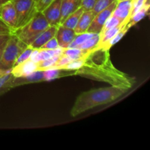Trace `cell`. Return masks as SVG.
<instances>
[{
    "mask_svg": "<svg viewBox=\"0 0 150 150\" xmlns=\"http://www.w3.org/2000/svg\"><path fill=\"white\" fill-rule=\"evenodd\" d=\"M127 91V88L111 85L82 92L75 100L70 110V116L76 117L95 107L114 102L126 93Z\"/></svg>",
    "mask_w": 150,
    "mask_h": 150,
    "instance_id": "1",
    "label": "cell"
},
{
    "mask_svg": "<svg viewBox=\"0 0 150 150\" xmlns=\"http://www.w3.org/2000/svg\"><path fill=\"white\" fill-rule=\"evenodd\" d=\"M48 26L49 24L42 13L37 12L28 23L18 29L14 34L21 41L29 46L34 40Z\"/></svg>",
    "mask_w": 150,
    "mask_h": 150,
    "instance_id": "2",
    "label": "cell"
},
{
    "mask_svg": "<svg viewBox=\"0 0 150 150\" xmlns=\"http://www.w3.org/2000/svg\"><path fill=\"white\" fill-rule=\"evenodd\" d=\"M27 46L28 45L21 41L15 34H12L3 49L0 62V69L6 71L11 70L18 56Z\"/></svg>",
    "mask_w": 150,
    "mask_h": 150,
    "instance_id": "3",
    "label": "cell"
},
{
    "mask_svg": "<svg viewBox=\"0 0 150 150\" xmlns=\"http://www.w3.org/2000/svg\"><path fill=\"white\" fill-rule=\"evenodd\" d=\"M17 13V29L24 26L38 12L35 0H11ZM16 29V30H17Z\"/></svg>",
    "mask_w": 150,
    "mask_h": 150,
    "instance_id": "4",
    "label": "cell"
},
{
    "mask_svg": "<svg viewBox=\"0 0 150 150\" xmlns=\"http://www.w3.org/2000/svg\"><path fill=\"white\" fill-rule=\"evenodd\" d=\"M117 4V0L110 4L108 7L103 10L102 11L99 12L97 13L92 20V23H91L90 26H89V29H88L87 32H90L92 34H100L101 30L103 29V26L105 24V21L107 19L111 16L113 11L115 9L116 5Z\"/></svg>",
    "mask_w": 150,
    "mask_h": 150,
    "instance_id": "5",
    "label": "cell"
},
{
    "mask_svg": "<svg viewBox=\"0 0 150 150\" xmlns=\"http://www.w3.org/2000/svg\"><path fill=\"white\" fill-rule=\"evenodd\" d=\"M0 20L16 32L18 23L17 13L11 0H8L0 7Z\"/></svg>",
    "mask_w": 150,
    "mask_h": 150,
    "instance_id": "6",
    "label": "cell"
},
{
    "mask_svg": "<svg viewBox=\"0 0 150 150\" xmlns=\"http://www.w3.org/2000/svg\"><path fill=\"white\" fill-rule=\"evenodd\" d=\"M41 13L49 26H59L61 20V0H54Z\"/></svg>",
    "mask_w": 150,
    "mask_h": 150,
    "instance_id": "7",
    "label": "cell"
},
{
    "mask_svg": "<svg viewBox=\"0 0 150 150\" xmlns=\"http://www.w3.org/2000/svg\"><path fill=\"white\" fill-rule=\"evenodd\" d=\"M76 35V34L74 29H69L59 25L57 27L55 38H57L59 46L62 48H67L73 40Z\"/></svg>",
    "mask_w": 150,
    "mask_h": 150,
    "instance_id": "8",
    "label": "cell"
},
{
    "mask_svg": "<svg viewBox=\"0 0 150 150\" xmlns=\"http://www.w3.org/2000/svg\"><path fill=\"white\" fill-rule=\"evenodd\" d=\"M132 0L129 1H117L115 9L113 11L112 15L118 18L124 23H128L130 20V13L131 10Z\"/></svg>",
    "mask_w": 150,
    "mask_h": 150,
    "instance_id": "9",
    "label": "cell"
},
{
    "mask_svg": "<svg viewBox=\"0 0 150 150\" xmlns=\"http://www.w3.org/2000/svg\"><path fill=\"white\" fill-rule=\"evenodd\" d=\"M58 26H49L46 29L41 32L36 38L33 40V42L29 45L34 49H40L49 40L55 37Z\"/></svg>",
    "mask_w": 150,
    "mask_h": 150,
    "instance_id": "10",
    "label": "cell"
},
{
    "mask_svg": "<svg viewBox=\"0 0 150 150\" xmlns=\"http://www.w3.org/2000/svg\"><path fill=\"white\" fill-rule=\"evenodd\" d=\"M35 70H38L37 63H35L31 60L28 59L14 66L11 69V73L14 77L18 78L28 76Z\"/></svg>",
    "mask_w": 150,
    "mask_h": 150,
    "instance_id": "11",
    "label": "cell"
},
{
    "mask_svg": "<svg viewBox=\"0 0 150 150\" xmlns=\"http://www.w3.org/2000/svg\"><path fill=\"white\" fill-rule=\"evenodd\" d=\"M42 81H44L43 70H38L34 71L31 74L23 76V77H14L13 80H12L11 86L12 88H13L15 86H20V85L31 83H36V82Z\"/></svg>",
    "mask_w": 150,
    "mask_h": 150,
    "instance_id": "12",
    "label": "cell"
},
{
    "mask_svg": "<svg viewBox=\"0 0 150 150\" xmlns=\"http://www.w3.org/2000/svg\"><path fill=\"white\" fill-rule=\"evenodd\" d=\"M81 0H61V20L60 24L71 13L81 7Z\"/></svg>",
    "mask_w": 150,
    "mask_h": 150,
    "instance_id": "13",
    "label": "cell"
},
{
    "mask_svg": "<svg viewBox=\"0 0 150 150\" xmlns=\"http://www.w3.org/2000/svg\"><path fill=\"white\" fill-rule=\"evenodd\" d=\"M95 15L93 14L92 10L90 11H83L81 16L79 18L77 25L75 27L74 31L76 35L78 34L84 33L87 32L91 23L94 18Z\"/></svg>",
    "mask_w": 150,
    "mask_h": 150,
    "instance_id": "14",
    "label": "cell"
},
{
    "mask_svg": "<svg viewBox=\"0 0 150 150\" xmlns=\"http://www.w3.org/2000/svg\"><path fill=\"white\" fill-rule=\"evenodd\" d=\"M130 28H131V26H130L128 23L124 24L122 27L120 29V30L117 32V35H114L111 39H110L108 42H105V44H103L102 46L100 47L98 49H103L104 50V51H109V50L111 49V47L114 46V45H115V44H117L119 41L121 40L122 38L127 34V32H128L129 29H130Z\"/></svg>",
    "mask_w": 150,
    "mask_h": 150,
    "instance_id": "15",
    "label": "cell"
},
{
    "mask_svg": "<svg viewBox=\"0 0 150 150\" xmlns=\"http://www.w3.org/2000/svg\"><path fill=\"white\" fill-rule=\"evenodd\" d=\"M149 7H150V0H146L145 4H144L143 7L138 10L133 16L130 18L128 21V24L130 25L131 27L139 23V21L144 18L148 14H149Z\"/></svg>",
    "mask_w": 150,
    "mask_h": 150,
    "instance_id": "16",
    "label": "cell"
},
{
    "mask_svg": "<svg viewBox=\"0 0 150 150\" xmlns=\"http://www.w3.org/2000/svg\"><path fill=\"white\" fill-rule=\"evenodd\" d=\"M83 12V9L81 7H80L77 10H76L73 13H71L60 25L64 26V27L69 28V29H74L76 25H77L79 18L81 16Z\"/></svg>",
    "mask_w": 150,
    "mask_h": 150,
    "instance_id": "17",
    "label": "cell"
},
{
    "mask_svg": "<svg viewBox=\"0 0 150 150\" xmlns=\"http://www.w3.org/2000/svg\"><path fill=\"white\" fill-rule=\"evenodd\" d=\"M89 53L83 51L79 48H64L62 55L69 57L71 59H77L81 58H86Z\"/></svg>",
    "mask_w": 150,
    "mask_h": 150,
    "instance_id": "18",
    "label": "cell"
},
{
    "mask_svg": "<svg viewBox=\"0 0 150 150\" xmlns=\"http://www.w3.org/2000/svg\"><path fill=\"white\" fill-rule=\"evenodd\" d=\"M14 76L12 74L11 70H9L5 74L0 77V95H3L12 89L11 82Z\"/></svg>",
    "mask_w": 150,
    "mask_h": 150,
    "instance_id": "19",
    "label": "cell"
},
{
    "mask_svg": "<svg viewBox=\"0 0 150 150\" xmlns=\"http://www.w3.org/2000/svg\"><path fill=\"white\" fill-rule=\"evenodd\" d=\"M99 34H94L91 38H89L83 44H81L79 47V48L87 51L88 53H90L92 50H94L96 48L98 42H99Z\"/></svg>",
    "mask_w": 150,
    "mask_h": 150,
    "instance_id": "20",
    "label": "cell"
},
{
    "mask_svg": "<svg viewBox=\"0 0 150 150\" xmlns=\"http://www.w3.org/2000/svg\"><path fill=\"white\" fill-rule=\"evenodd\" d=\"M93 35L94 34L87 32H84V33L78 34V35H76L71 43L69 45L68 48H79L81 44H83L86 40L91 38Z\"/></svg>",
    "mask_w": 150,
    "mask_h": 150,
    "instance_id": "21",
    "label": "cell"
},
{
    "mask_svg": "<svg viewBox=\"0 0 150 150\" xmlns=\"http://www.w3.org/2000/svg\"><path fill=\"white\" fill-rule=\"evenodd\" d=\"M85 59L86 58H81L77 59H73L68 64H65L61 70H79L83 67L85 63Z\"/></svg>",
    "mask_w": 150,
    "mask_h": 150,
    "instance_id": "22",
    "label": "cell"
},
{
    "mask_svg": "<svg viewBox=\"0 0 150 150\" xmlns=\"http://www.w3.org/2000/svg\"><path fill=\"white\" fill-rule=\"evenodd\" d=\"M60 69L50 68L43 70V78L45 81H50L57 79L61 76Z\"/></svg>",
    "mask_w": 150,
    "mask_h": 150,
    "instance_id": "23",
    "label": "cell"
},
{
    "mask_svg": "<svg viewBox=\"0 0 150 150\" xmlns=\"http://www.w3.org/2000/svg\"><path fill=\"white\" fill-rule=\"evenodd\" d=\"M122 23H123L121 20H120L118 18L115 17V16H113V15L111 14V16L107 19L105 24H104L103 26V29L102 30H101L100 33L101 32H104L105 31L108 30V29H112V28L116 27V26H119V25L122 24Z\"/></svg>",
    "mask_w": 150,
    "mask_h": 150,
    "instance_id": "24",
    "label": "cell"
},
{
    "mask_svg": "<svg viewBox=\"0 0 150 150\" xmlns=\"http://www.w3.org/2000/svg\"><path fill=\"white\" fill-rule=\"evenodd\" d=\"M115 1L116 0H98V1H96V3H95L94 7L92 8V13H93V14L95 16L97 13L102 11L103 10L106 8L107 7H108L110 4H111Z\"/></svg>",
    "mask_w": 150,
    "mask_h": 150,
    "instance_id": "25",
    "label": "cell"
},
{
    "mask_svg": "<svg viewBox=\"0 0 150 150\" xmlns=\"http://www.w3.org/2000/svg\"><path fill=\"white\" fill-rule=\"evenodd\" d=\"M59 57H51V58L43 60V61L39 62L37 63L38 70H46V69L51 68V67L55 64L56 62H57V59H59Z\"/></svg>",
    "mask_w": 150,
    "mask_h": 150,
    "instance_id": "26",
    "label": "cell"
},
{
    "mask_svg": "<svg viewBox=\"0 0 150 150\" xmlns=\"http://www.w3.org/2000/svg\"><path fill=\"white\" fill-rule=\"evenodd\" d=\"M32 50H33V48H31L30 46L26 47V49H25L23 51H22L21 54L18 56V57L17 58V59L16 60L14 66L17 65V64H20V63H21V62H25V61H26V60L29 59ZM14 66H13V67H14Z\"/></svg>",
    "mask_w": 150,
    "mask_h": 150,
    "instance_id": "27",
    "label": "cell"
},
{
    "mask_svg": "<svg viewBox=\"0 0 150 150\" xmlns=\"http://www.w3.org/2000/svg\"><path fill=\"white\" fill-rule=\"evenodd\" d=\"M72 60L69 57H66V56L62 55L59 57V59H57V61L56 62L55 64L51 67V68H55V69H60L61 70L63 67H64L65 64H68L70 62H71ZM50 69V68H49Z\"/></svg>",
    "mask_w": 150,
    "mask_h": 150,
    "instance_id": "28",
    "label": "cell"
},
{
    "mask_svg": "<svg viewBox=\"0 0 150 150\" xmlns=\"http://www.w3.org/2000/svg\"><path fill=\"white\" fill-rule=\"evenodd\" d=\"M146 1V0H132L131 10H130V18L138 11V10H140V9L143 7L144 4H145Z\"/></svg>",
    "mask_w": 150,
    "mask_h": 150,
    "instance_id": "29",
    "label": "cell"
},
{
    "mask_svg": "<svg viewBox=\"0 0 150 150\" xmlns=\"http://www.w3.org/2000/svg\"><path fill=\"white\" fill-rule=\"evenodd\" d=\"M58 47L59 46L57 38L55 37H54L51 40H49L48 42H45L40 49H55V48H58Z\"/></svg>",
    "mask_w": 150,
    "mask_h": 150,
    "instance_id": "30",
    "label": "cell"
},
{
    "mask_svg": "<svg viewBox=\"0 0 150 150\" xmlns=\"http://www.w3.org/2000/svg\"><path fill=\"white\" fill-rule=\"evenodd\" d=\"M98 0H81V7L83 11H90L95 6V3Z\"/></svg>",
    "mask_w": 150,
    "mask_h": 150,
    "instance_id": "31",
    "label": "cell"
},
{
    "mask_svg": "<svg viewBox=\"0 0 150 150\" xmlns=\"http://www.w3.org/2000/svg\"><path fill=\"white\" fill-rule=\"evenodd\" d=\"M54 0H38L36 3V9L38 12H41L51 4Z\"/></svg>",
    "mask_w": 150,
    "mask_h": 150,
    "instance_id": "32",
    "label": "cell"
},
{
    "mask_svg": "<svg viewBox=\"0 0 150 150\" xmlns=\"http://www.w3.org/2000/svg\"><path fill=\"white\" fill-rule=\"evenodd\" d=\"M15 32L0 20V34H14Z\"/></svg>",
    "mask_w": 150,
    "mask_h": 150,
    "instance_id": "33",
    "label": "cell"
},
{
    "mask_svg": "<svg viewBox=\"0 0 150 150\" xmlns=\"http://www.w3.org/2000/svg\"><path fill=\"white\" fill-rule=\"evenodd\" d=\"M12 34H0V50L3 49Z\"/></svg>",
    "mask_w": 150,
    "mask_h": 150,
    "instance_id": "34",
    "label": "cell"
},
{
    "mask_svg": "<svg viewBox=\"0 0 150 150\" xmlns=\"http://www.w3.org/2000/svg\"><path fill=\"white\" fill-rule=\"evenodd\" d=\"M38 52H39V49H34L32 50V53L30 54V57H29V60L32 61L35 63L38 62Z\"/></svg>",
    "mask_w": 150,
    "mask_h": 150,
    "instance_id": "35",
    "label": "cell"
},
{
    "mask_svg": "<svg viewBox=\"0 0 150 150\" xmlns=\"http://www.w3.org/2000/svg\"><path fill=\"white\" fill-rule=\"evenodd\" d=\"M8 71H9V70L6 71V70H1V69H0V77H1V76H3L4 74H5V73H7V72H8Z\"/></svg>",
    "mask_w": 150,
    "mask_h": 150,
    "instance_id": "36",
    "label": "cell"
},
{
    "mask_svg": "<svg viewBox=\"0 0 150 150\" xmlns=\"http://www.w3.org/2000/svg\"><path fill=\"white\" fill-rule=\"evenodd\" d=\"M8 0H0V7H1V5H2L4 3H5L6 1H7Z\"/></svg>",
    "mask_w": 150,
    "mask_h": 150,
    "instance_id": "37",
    "label": "cell"
},
{
    "mask_svg": "<svg viewBox=\"0 0 150 150\" xmlns=\"http://www.w3.org/2000/svg\"><path fill=\"white\" fill-rule=\"evenodd\" d=\"M4 49V48H3ZM3 49L0 50V62H1V56H2V52H3Z\"/></svg>",
    "mask_w": 150,
    "mask_h": 150,
    "instance_id": "38",
    "label": "cell"
},
{
    "mask_svg": "<svg viewBox=\"0 0 150 150\" xmlns=\"http://www.w3.org/2000/svg\"><path fill=\"white\" fill-rule=\"evenodd\" d=\"M118 1H129V0H117Z\"/></svg>",
    "mask_w": 150,
    "mask_h": 150,
    "instance_id": "39",
    "label": "cell"
},
{
    "mask_svg": "<svg viewBox=\"0 0 150 150\" xmlns=\"http://www.w3.org/2000/svg\"><path fill=\"white\" fill-rule=\"evenodd\" d=\"M35 1H36V3H37V1H38V0H35Z\"/></svg>",
    "mask_w": 150,
    "mask_h": 150,
    "instance_id": "40",
    "label": "cell"
}]
</instances>
